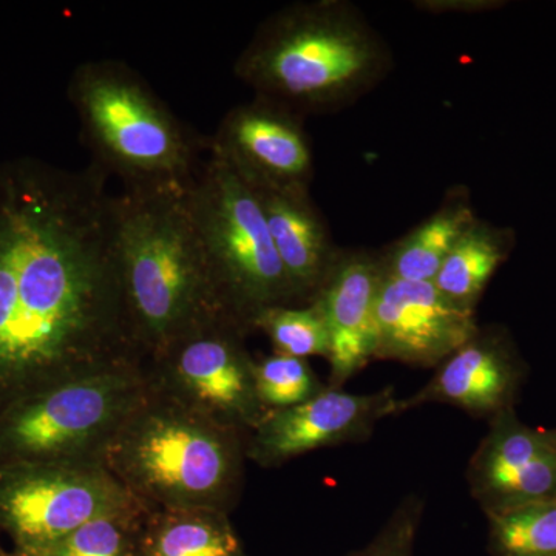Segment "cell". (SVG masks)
Segmentation results:
<instances>
[{"label": "cell", "mask_w": 556, "mask_h": 556, "mask_svg": "<svg viewBox=\"0 0 556 556\" xmlns=\"http://www.w3.org/2000/svg\"><path fill=\"white\" fill-rule=\"evenodd\" d=\"M394 67L387 40L348 0L283 7L258 25L233 73L254 97L298 113L328 115L356 104Z\"/></svg>", "instance_id": "7a4b0ae2"}, {"label": "cell", "mask_w": 556, "mask_h": 556, "mask_svg": "<svg viewBox=\"0 0 556 556\" xmlns=\"http://www.w3.org/2000/svg\"><path fill=\"white\" fill-rule=\"evenodd\" d=\"M115 247L124 308L144 364L189 332L229 320L201 249L189 185L115 195Z\"/></svg>", "instance_id": "3957f363"}, {"label": "cell", "mask_w": 556, "mask_h": 556, "mask_svg": "<svg viewBox=\"0 0 556 556\" xmlns=\"http://www.w3.org/2000/svg\"><path fill=\"white\" fill-rule=\"evenodd\" d=\"M189 204L212 285L226 317L255 331L260 314L299 305L255 190L208 153L189 185Z\"/></svg>", "instance_id": "52a82bcc"}, {"label": "cell", "mask_w": 556, "mask_h": 556, "mask_svg": "<svg viewBox=\"0 0 556 556\" xmlns=\"http://www.w3.org/2000/svg\"><path fill=\"white\" fill-rule=\"evenodd\" d=\"M255 387L263 407H295L316 396L325 387L305 358L274 353L255 361Z\"/></svg>", "instance_id": "603a6c76"}, {"label": "cell", "mask_w": 556, "mask_h": 556, "mask_svg": "<svg viewBox=\"0 0 556 556\" xmlns=\"http://www.w3.org/2000/svg\"><path fill=\"white\" fill-rule=\"evenodd\" d=\"M248 336L226 318L204 325L146 364L150 383L178 404L248 437L269 413L258 399Z\"/></svg>", "instance_id": "9c48e42d"}, {"label": "cell", "mask_w": 556, "mask_h": 556, "mask_svg": "<svg viewBox=\"0 0 556 556\" xmlns=\"http://www.w3.org/2000/svg\"><path fill=\"white\" fill-rule=\"evenodd\" d=\"M556 450V428L526 426L514 408L490 419V430L468 464V485L482 510H486L508 485Z\"/></svg>", "instance_id": "2e32d148"}, {"label": "cell", "mask_w": 556, "mask_h": 556, "mask_svg": "<svg viewBox=\"0 0 556 556\" xmlns=\"http://www.w3.org/2000/svg\"><path fill=\"white\" fill-rule=\"evenodd\" d=\"M144 506L101 464L0 467V532L39 554L110 511Z\"/></svg>", "instance_id": "ba28073f"}, {"label": "cell", "mask_w": 556, "mask_h": 556, "mask_svg": "<svg viewBox=\"0 0 556 556\" xmlns=\"http://www.w3.org/2000/svg\"><path fill=\"white\" fill-rule=\"evenodd\" d=\"M108 175L0 164V408L70 376L144 362L131 339Z\"/></svg>", "instance_id": "6da1fadb"}, {"label": "cell", "mask_w": 556, "mask_h": 556, "mask_svg": "<svg viewBox=\"0 0 556 556\" xmlns=\"http://www.w3.org/2000/svg\"><path fill=\"white\" fill-rule=\"evenodd\" d=\"M383 273L379 251L342 248L316 302L329 332V387L342 388L375 361L376 303Z\"/></svg>", "instance_id": "4fadbf2b"}, {"label": "cell", "mask_w": 556, "mask_h": 556, "mask_svg": "<svg viewBox=\"0 0 556 556\" xmlns=\"http://www.w3.org/2000/svg\"><path fill=\"white\" fill-rule=\"evenodd\" d=\"M0 556H36L33 554H28V552L17 551V548H13V551H3L0 548Z\"/></svg>", "instance_id": "484cf974"}, {"label": "cell", "mask_w": 556, "mask_h": 556, "mask_svg": "<svg viewBox=\"0 0 556 556\" xmlns=\"http://www.w3.org/2000/svg\"><path fill=\"white\" fill-rule=\"evenodd\" d=\"M247 434L219 426L155 390L127 417L102 456L121 484L150 508H212L239 501Z\"/></svg>", "instance_id": "277c9868"}, {"label": "cell", "mask_w": 556, "mask_h": 556, "mask_svg": "<svg viewBox=\"0 0 556 556\" xmlns=\"http://www.w3.org/2000/svg\"><path fill=\"white\" fill-rule=\"evenodd\" d=\"M281 265L299 305L316 299L342 248L311 190H255Z\"/></svg>", "instance_id": "9a60e30c"}, {"label": "cell", "mask_w": 556, "mask_h": 556, "mask_svg": "<svg viewBox=\"0 0 556 556\" xmlns=\"http://www.w3.org/2000/svg\"><path fill=\"white\" fill-rule=\"evenodd\" d=\"M514 247V230L478 217L442 263L434 287L460 309L477 313L486 285L510 257Z\"/></svg>", "instance_id": "d6986e66"}, {"label": "cell", "mask_w": 556, "mask_h": 556, "mask_svg": "<svg viewBox=\"0 0 556 556\" xmlns=\"http://www.w3.org/2000/svg\"><path fill=\"white\" fill-rule=\"evenodd\" d=\"M150 507L110 511L73 530L36 556H142V530Z\"/></svg>", "instance_id": "ffe728a7"}, {"label": "cell", "mask_w": 556, "mask_h": 556, "mask_svg": "<svg viewBox=\"0 0 556 556\" xmlns=\"http://www.w3.org/2000/svg\"><path fill=\"white\" fill-rule=\"evenodd\" d=\"M422 518V503L408 497L367 547L350 556H415L417 529Z\"/></svg>", "instance_id": "cb8c5ba5"}, {"label": "cell", "mask_w": 556, "mask_h": 556, "mask_svg": "<svg viewBox=\"0 0 556 556\" xmlns=\"http://www.w3.org/2000/svg\"><path fill=\"white\" fill-rule=\"evenodd\" d=\"M396 391L353 394L325 387L316 396L263 417L247 437V457L260 467L283 466L318 448L364 442L388 416H399Z\"/></svg>", "instance_id": "8fae6325"}, {"label": "cell", "mask_w": 556, "mask_h": 556, "mask_svg": "<svg viewBox=\"0 0 556 556\" xmlns=\"http://www.w3.org/2000/svg\"><path fill=\"white\" fill-rule=\"evenodd\" d=\"M478 328L475 313L450 302L433 281L383 277L376 303L375 361L438 368Z\"/></svg>", "instance_id": "7c38bea8"}, {"label": "cell", "mask_w": 556, "mask_h": 556, "mask_svg": "<svg viewBox=\"0 0 556 556\" xmlns=\"http://www.w3.org/2000/svg\"><path fill=\"white\" fill-rule=\"evenodd\" d=\"M521 378L517 354L507 334L495 327L478 331L437 368L433 378L412 397L399 401V415L428 404L452 405L477 417L514 408Z\"/></svg>", "instance_id": "5bb4252c"}, {"label": "cell", "mask_w": 556, "mask_h": 556, "mask_svg": "<svg viewBox=\"0 0 556 556\" xmlns=\"http://www.w3.org/2000/svg\"><path fill=\"white\" fill-rule=\"evenodd\" d=\"M208 153L254 190H311L314 153L305 118L254 97L236 105L208 137Z\"/></svg>", "instance_id": "30bf717a"}, {"label": "cell", "mask_w": 556, "mask_h": 556, "mask_svg": "<svg viewBox=\"0 0 556 556\" xmlns=\"http://www.w3.org/2000/svg\"><path fill=\"white\" fill-rule=\"evenodd\" d=\"M416 9L431 14L484 13L506 5L497 0H417Z\"/></svg>", "instance_id": "d4e9b609"}, {"label": "cell", "mask_w": 556, "mask_h": 556, "mask_svg": "<svg viewBox=\"0 0 556 556\" xmlns=\"http://www.w3.org/2000/svg\"><path fill=\"white\" fill-rule=\"evenodd\" d=\"M255 329L268 336L274 353L305 361L316 356L328 358L327 320L316 302L266 309L255 321Z\"/></svg>", "instance_id": "7402d4cb"}, {"label": "cell", "mask_w": 556, "mask_h": 556, "mask_svg": "<svg viewBox=\"0 0 556 556\" xmlns=\"http://www.w3.org/2000/svg\"><path fill=\"white\" fill-rule=\"evenodd\" d=\"M144 362L70 376L0 408V467L101 464L110 442L144 401Z\"/></svg>", "instance_id": "8992f818"}, {"label": "cell", "mask_w": 556, "mask_h": 556, "mask_svg": "<svg viewBox=\"0 0 556 556\" xmlns=\"http://www.w3.org/2000/svg\"><path fill=\"white\" fill-rule=\"evenodd\" d=\"M68 100L91 166L118 177L124 189L188 186L208 152V138L182 123L126 62L78 65Z\"/></svg>", "instance_id": "5b68a950"}, {"label": "cell", "mask_w": 556, "mask_h": 556, "mask_svg": "<svg viewBox=\"0 0 556 556\" xmlns=\"http://www.w3.org/2000/svg\"><path fill=\"white\" fill-rule=\"evenodd\" d=\"M477 218L470 190L466 186H453L433 214L401 239L380 249L383 277L433 281L442 263Z\"/></svg>", "instance_id": "e0dca14e"}, {"label": "cell", "mask_w": 556, "mask_h": 556, "mask_svg": "<svg viewBox=\"0 0 556 556\" xmlns=\"http://www.w3.org/2000/svg\"><path fill=\"white\" fill-rule=\"evenodd\" d=\"M486 518L493 556H556V497Z\"/></svg>", "instance_id": "44dd1931"}, {"label": "cell", "mask_w": 556, "mask_h": 556, "mask_svg": "<svg viewBox=\"0 0 556 556\" xmlns=\"http://www.w3.org/2000/svg\"><path fill=\"white\" fill-rule=\"evenodd\" d=\"M142 556H248L226 511L150 508Z\"/></svg>", "instance_id": "ac0fdd59"}]
</instances>
